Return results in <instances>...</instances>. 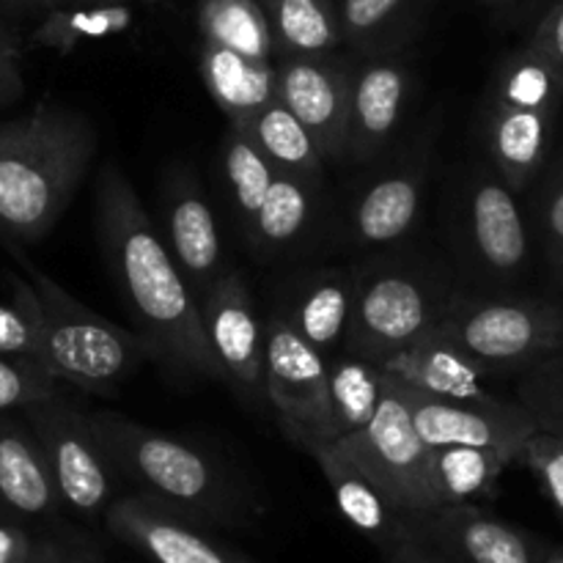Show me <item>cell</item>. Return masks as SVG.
<instances>
[{
    "label": "cell",
    "instance_id": "obj_28",
    "mask_svg": "<svg viewBox=\"0 0 563 563\" xmlns=\"http://www.w3.org/2000/svg\"><path fill=\"white\" fill-rule=\"evenodd\" d=\"M383 396L385 368L377 361L352 352L330 357V427L335 443L368 427Z\"/></svg>",
    "mask_w": 563,
    "mask_h": 563
},
{
    "label": "cell",
    "instance_id": "obj_19",
    "mask_svg": "<svg viewBox=\"0 0 563 563\" xmlns=\"http://www.w3.org/2000/svg\"><path fill=\"white\" fill-rule=\"evenodd\" d=\"M559 110L511 99H484V146L489 163L515 192H526L542 174Z\"/></svg>",
    "mask_w": 563,
    "mask_h": 563
},
{
    "label": "cell",
    "instance_id": "obj_44",
    "mask_svg": "<svg viewBox=\"0 0 563 563\" xmlns=\"http://www.w3.org/2000/svg\"><path fill=\"white\" fill-rule=\"evenodd\" d=\"M0 3H20V5H71V3H132V0H0Z\"/></svg>",
    "mask_w": 563,
    "mask_h": 563
},
{
    "label": "cell",
    "instance_id": "obj_17",
    "mask_svg": "<svg viewBox=\"0 0 563 563\" xmlns=\"http://www.w3.org/2000/svg\"><path fill=\"white\" fill-rule=\"evenodd\" d=\"M410 533L449 563H542L548 544L478 504L438 506L410 515Z\"/></svg>",
    "mask_w": 563,
    "mask_h": 563
},
{
    "label": "cell",
    "instance_id": "obj_9",
    "mask_svg": "<svg viewBox=\"0 0 563 563\" xmlns=\"http://www.w3.org/2000/svg\"><path fill=\"white\" fill-rule=\"evenodd\" d=\"M341 451L399 506L405 515L432 509L429 445L418 434L405 399L385 374V396L368 427L339 440Z\"/></svg>",
    "mask_w": 563,
    "mask_h": 563
},
{
    "label": "cell",
    "instance_id": "obj_27",
    "mask_svg": "<svg viewBox=\"0 0 563 563\" xmlns=\"http://www.w3.org/2000/svg\"><path fill=\"white\" fill-rule=\"evenodd\" d=\"M236 126L262 148V154L275 165V170L322 185L324 154L319 152L317 141L306 130V124L278 97Z\"/></svg>",
    "mask_w": 563,
    "mask_h": 563
},
{
    "label": "cell",
    "instance_id": "obj_18",
    "mask_svg": "<svg viewBox=\"0 0 563 563\" xmlns=\"http://www.w3.org/2000/svg\"><path fill=\"white\" fill-rule=\"evenodd\" d=\"M412 71L401 49L355 55L346 157L374 163L388 152L410 99Z\"/></svg>",
    "mask_w": 563,
    "mask_h": 563
},
{
    "label": "cell",
    "instance_id": "obj_43",
    "mask_svg": "<svg viewBox=\"0 0 563 563\" xmlns=\"http://www.w3.org/2000/svg\"><path fill=\"white\" fill-rule=\"evenodd\" d=\"M383 559H394L396 563H449L438 550H432L427 542L412 537V533L399 544V548H394L388 555H383Z\"/></svg>",
    "mask_w": 563,
    "mask_h": 563
},
{
    "label": "cell",
    "instance_id": "obj_11",
    "mask_svg": "<svg viewBox=\"0 0 563 563\" xmlns=\"http://www.w3.org/2000/svg\"><path fill=\"white\" fill-rule=\"evenodd\" d=\"M388 374V372H385ZM396 394L405 399L412 423L423 443L432 445H478V449H495L520 462L522 449L537 432L539 423L531 412L517 401L495 399L493 394L482 399H445V396H429L401 385L388 374Z\"/></svg>",
    "mask_w": 563,
    "mask_h": 563
},
{
    "label": "cell",
    "instance_id": "obj_29",
    "mask_svg": "<svg viewBox=\"0 0 563 563\" xmlns=\"http://www.w3.org/2000/svg\"><path fill=\"white\" fill-rule=\"evenodd\" d=\"M275 36V55H324L344 44L335 0H262Z\"/></svg>",
    "mask_w": 563,
    "mask_h": 563
},
{
    "label": "cell",
    "instance_id": "obj_2",
    "mask_svg": "<svg viewBox=\"0 0 563 563\" xmlns=\"http://www.w3.org/2000/svg\"><path fill=\"white\" fill-rule=\"evenodd\" d=\"M97 126L80 110L42 104L0 124V234L33 245L55 229L80 190Z\"/></svg>",
    "mask_w": 563,
    "mask_h": 563
},
{
    "label": "cell",
    "instance_id": "obj_7",
    "mask_svg": "<svg viewBox=\"0 0 563 563\" xmlns=\"http://www.w3.org/2000/svg\"><path fill=\"white\" fill-rule=\"evenodd\" d=\"M22 418L31 423L47 454L49 471L58 484L60 500L75 515L93 520L104 517L119 495V473L93 429L91 412H82L64 396L55 394L49 399L27 405Z\"/></svg>",
    "mask_w": 563,
    "mask_h": 563
},
{
    "label": "cell",
    "instance_id": "obj_3",
    "mask_svg": "<svg viewBox=\"0 0 563 563\" xmlns=\"http://www.w3.org/2000/svg\"><path fill=\"white\" fill-rule=\"evenodd\" d=\"M91 421L115 473L135 493L203 528H245L262 515L245 484L198 445L119 412L97 410Z\"/></svg>",
    "mask_w": 563,
    "mask_h": 563
},
{
    "label": "cell",
    "instance_id": "obj_34",
    "mask_svg": "<svg viewBox=\"0 0 563 563\" xmlns=\"http://www.w3.org/2000/svg\"><path fill=\"white\" fill-rule=\"evenodd\" d=\"M517 401L531 412L539 429L563 434V352L522 368Z\"/></svg>",
    "mask_w": 563,
    "mask_h": 563
},
{
    "label": "cell",
    "instance_id": "obj_14",
    "mask_svg": "<svg viewBox=\"0 0 563 563\" xmlns=\"http://www.w3.org/2000/svg\"><path fill=\"white\" fill-rule=\"evenodd\" d=\"M278 99L306 124L324 159L346 157L355 55H278Z\"/></svg>",
    "mask_w": 563,
    "mask_h": 563
},
{
    "label": "cell",
    "instance_id": "obj_8",
    "mask_svg": "<svg viewBox=\"0 0 563 563\" xmlns=\"http://www.w3.org/2000/svg\"><path fill=\"white\" fill-rule=\"evenodd\" d=\"M264 388L286 434L311 454L330 445V361L273 308L264 319Z\"/></svg>",
    "mask_w": 563,
    "mask_h": 563
},
{
    "label": "cell",
    "instance_id": "obj_35",
    "mask_svg": "<svg viewBox=\"0 0 563 563\" xmlns=\"http://www.w3.org/2000/svg\"><path fill=\"white\" fill-rule=\"evenodd\" d=\"M58 394V377L33 355H0V416Z\"/></svg>",
    "mask_w": 563,
    "mask_h": 563
},
{
    "label": "cell",
    "instance_id": "obj_37",
    "mask_svg": "<svg viewBox=\"0 0 563 563\" xmlns=\"http://www.w3.org/2000/svg\"><path fill=\"white\" fill-rule=\"evenodd\" d=\"M20 563H108L102 544L69 526H49L33 537Z\"/></svg>",
    "mask_w": 563,
    "mask_h": 563
},
{
    "label": "cell",
    "instance_id": "obj_4",
    "mask_svg": "<svg viewBox=\"0 0 563 563\" xmlns=\"http://www.w3.org/2000/svg\"><path fill=\"white\" fill-rule=\"evenodd\" d=\"M11 253L25 269V278L9 275L11 300L31 317L36 328V357L58 377L88 394H110L121 379L154 357L141 330H126L71 297L47 273L27 262L20 247Z\"/></svg>",
    "mask_w": 563,
    "mask_h": 563
},
{
    "label": "cell",
    "instance_id": "obj_42",
    "mask_svg": "<svg viewBox=\"0 0 563 563\" xmlns=\"http://www.w3.org/2000/svg\"><path fill=\"white\" fill-rule=\"evenodd\" d=\"M33 544L25 522L0 515V563H20Z\"/></svg>",
    "mask_w": 563,
    "mask_h": 563
},
{
    "label": "cell",
    "instance_id": "obj_47",
    "mask_svg": "<svg viewBox=\"0 0 563 563\" xmlns=\"http://www.w3.org/2000/svg\"><path fill=\"white\" fill-rule=\"evenodd\" d=\"M379 563H396V561H394V559H383Z\"/></svg>",
    "mask_w": 563,
    "mask_h": 563
},
{
    "label": "cell",
    "instance_id": "obj_31",
    "mask_svg": "<svg viewBox=\"0 0 563 563\" xmlns=\"http://www.w3.org/2000/svg\"><path fill=\"white\" fill-rule=\"evenodd\" d=\"M201 42L236 49L256 60L275 58V36L262 0H201L196 9Z\"/></svg>",
    "mask_w": 563,
    "mask_h": 563
},
{
    "label": "cell",
    "instance_id": "obj_16",
    "mask_svg": "<svg viewBox=\"0 0 563 563\" xmlns=\"http://www.w3.org/2000/svg\"><path fill=\"white\" fill-rule=\"evenodd\" d=\"M159 212H163L165 245L201 302L231 264L225 262L223 236L214 223L212 207L190 168L174 165L165 170L159 187Z\"/></svg>",
    "mask_w": 563,
    "mask_h": 563
},
{
    "label": "cell",
    "instance_id": "obj_30",
    "mask_svg": "<svg viewBox=\"0 0 563 563\" xmlns=\"http://www.w3.org/2000/svg\"><path fill=\"white\" fill-rule=\"evenodd\" d=\"M132 22H135L132 3L55 5L38 22L27 44L31 47H44L55 49L60 55H69L80 44L99 42V38H110L130 31Z\"/></svg>",
    "mask_w": 563,
    "mask_h": 563
},
{
    "label": "cell",
    "instance_id": "obj_39",
    "mask_svg": "<svg viewBox=\"0 0 563 563\" xmlns=\"http://www.w3.org/2000/svg\"><path fill=\"white\" fill-rule=\"evenodd\" d=\"M22 93H25V75H22L20 33L0 11V110L20 102Z\"/></svg>",
    "mask_w": 563,
    "mask_h": 563
},
{
    "label": "cell",
    "instance_id": "obj_32",
    "mask_svg": "<svg viewBox=\"0 0 563 563\" xmlns=\"http://www.w3.org/2000/svg\"><path fill=\"white\" fill-rule=\"evenodd\" d=\"M423 0H341L344 44L352 55L399 49Z\"/></svg>",
    "mask_w": 563,
    "mask_h": 563
},
{
    "label": "cell",
    "instance_id": "obj_40",
    "mask_svg": "<svg viewBox=\"0 0 563 563\" xmlns=\"http://www.w3.org/2000/svg\"><path fill=\"white\" fill-rule=\"evenodd\" d=\"M0 355H33L36 357V328L25 308L0 306Z\"/></svg>",
    "mask_w": 563,
    "mask_h": 563
},
{
    "label": "cell",
    "instance_id": "obj_15",
    "mask_svg": "<svg viewBox=\"0 0 563 563\" xmlns=\"http://www.w3.org/2000/svg\"><path fill=\"white\" fill-rule=\"evenodd\" d=\"M102 520L110 537L154 563H258L209 537V528L141 493L115 498Z\"/></svg>",
    "mask_w": 563,
    "mask_h": 563
},
{
    "label": "cell",
    "instance_id": "obj_26",
    "mask_svg": "<svg viewBox=\"0 0 563 563\" xmlns=\"http://www.w3.org/2000/svg\"><path fill=\"white\" fill-rule=\"evenodd\" d=\"M319 190L322 185L278 170L256 223L245 231L253 251L258 256H275L295 247L317 220Z\"/></svg>",
    "mask_w": 563,
    "mask_h": 563
},
{
    "label": "cell",
    "instance_id": "obj_5",
    "mask_svg": "<svg viewBox=\"0 0 563 563\" xmlns=\"http://www.w3.org/2000/svg\"><path fill=\"white\" fill-rule=\"evenodd\" d=\"M438 328L493 374L522 372L563 352V306L539 297L454 291Z\"/></svg>",
    "mask_w": 563,
    "mask_h": 563
},
{
    "label": "cell",
    "instance_id": "obj_45",
    "mask_svg": "<svg viewBox=\"0 0 563 563\" xmlns=\"http://www.w3.org/2000/svg\"><path fill=\"white\" fill-rule=\"evenodd\" d=\"M542 563H563V548H548Z\"/></svg>",
    "mask_w": 563,
    "mask_h": 563
},
{
    "label": "cell",
    "instance_id": "obj_46",
    "mask_svg": "<svg viewBox=\"0 0 563 563\" xmlns=\"http://www.w3.org/2000/svg\"><path fill=\"white\" fill-rule=\"evenodd\" d=\"M495 5H511V3H517V0H493Z\"/></svg>",
    "mask_w": 563,
    "mask_h": 563
},
{
    "label": "cell",
    "instance_id": "obj_23",
    "mask_svg": "<svg viewBox=\"0 0 563 563\" xmlns=\"http://www.w3.org/2000/svg\"><path fill=\"white\" fill-rule=\"evenodd\" d=\"M379 366L401 385L429 396H445V399L489 396L487 377H493V372L467 355L440 328H432L410 346L379 361Z\"/></svg>",
    "mask_w": 563,
    "mask_h": 563
},
{
    "label": "cell",
    "instance_id": "obj_33",
    "mask_svg": "<svg viewBox=\"0 0 563 563\" xmlns=\"http://www.w3.org/2000/svg\"><path fill=\"white\" fill-rule=\"evenodd\" d=\"M275 174L278 170L262 148L240 126H229L223 137V179L245 231L256 223Z\"/></svg>",
    "mask_w": 563,
    "mask_h": 563
},
{
    "label": "cell",
    "instance_id": "obj_20",
    "mask_svg": "<svg viewBox=\"0 0 563 563\" xmlns=\"http://www.w3.org/2000/svg\"><path fill=\"white\" fill-rule=\"evenodd\" d=\"M357 269L319 267L295 275L275 308L324 357L344 352L355 308Z\"/></svg>",
    "mask_w": 563,
    "mask_h": 563
},
{
    "label": "cell",
    "instance_id": "obj_21",
    "mask_svg": "<svg viewBox=\"0 0 563 563\" xmlns=\"http://www.w3.org/2000/svg\"><path fill=\"white\" fill-rule=\"evenodd\" d=\"M64 509L47 454L31 423L0 416V515L20 522H53Z\"/></svg>",
    "mask_w": 563,
    "mask_h": 563
},
{
    "label": "cell",
    "instance_id": "obj_10",
    "mask_svg": "<svg viewBox=\"0 0 563 563\" xmlns=\"http://www.w3.org/2000/svg\"><path fill=\"white\" fill-rule=\"evenodd\" d=\"M517 196L495 168H476L462 185L456 236L471 267L484 278L511 280L531 262V231Z\"/></svg>",
    "mask_w": 563,
    "mask_h": 563
},
{
    "label": "cell",
    "instance_id": "obj_25",
    "mask_svg": "<svg viewBox=\"0 0 563 563\" xmlns=\"http://www.w3.org/2000/svg\"><path fill=\"white\" fill-rule=\"evenodd\" d=\"M509 454L478 445H432L429 449V495L438 506L476 504L493 498L500 476L511 465Z\"/></svg>",
    "mask_w": 563,
    "mask_h": 563
},
{
    "label": "cell",
    "instance_id": "obj_41",
    "mask_svg": "<svg viewBox=\"0 0 563 563\" xmlns=\"http://www.w3.org/2000/svg\"><path fill=\"white\" fill-rule=\"evenodd\" d=\"M528 44H531L542 58H548V64L553 66L555 75H559L563 82V0H555V3L550 5L548 14L539 20L533 36L528 38Z\"/></svg>",
    "mask_w": 563,
    "mask_h": 563
},
{
    "label": "cell",
    "instance_id": "obj_38",
    "mask_svg": "<svg viewBox=\"0 0 563 563\" xmlns=\"http://www.w3.org/2000/svg\"><path fill=\"white\" fill-rule=\"evenodd\" d=\"M520 462L531 467L544 498L563 517V434L537 429L522 449Z\"/></svg>",
    "mask_w": 563,
    "mask_h": 563
},
{
    "label": "cell",
    "instance_id": "obj_1",
    "mask_svg": "<svg viewBox=\"0 0 563 563\" xmlns=\"http://www.w3.org/2000/svg\"><path fill=\"white\" fill-rule=\"evenodd\" d=\"M97 236L137 330L152 344L154 361L187 377L223 383L203 330L201 302L115 163L102 165L97 176Z\"/></svg>",
    "mask_w": 563,
    "mask_h": 563
},
{
    "label": "cell",
    "instance_id": "obj_12",
    "mask_svg": "<svg viewBox=\"0 0 563 563\" xmlns=\"http://www.w3.org/2000/svg\"><path fill=\"white\" fill-rule=\"evenodd\" d=\"M203 330L214 352L223 383L247 405L267 401L264 388V319L245 284V275L229 267L201 300Z\"/></svg>",
    "mask_w": 563,
    "mask_h": 563
},
{
    "label": "cell",
    "instance_id": "obj_24",
    "mask_svg": "<svg viewBox=\"0 0 563 563\" xmlns=\"http://www.w3.org/2000/svg\"><path fill=\"white\" fill-rule=\"evenodd\" d=\"M198 71L209 97L225 113L231 126L278 97V71L273 60H256L236 49L201 42Z\"/></svg>",
    "mask_w": 563,
    "mask_h": 563
},
{
    "label": "cell",
    "instance_id": "obj_6",
    "mask_svg": "<svg viewBox=\"0 0 563 563\" xmlns=\"http://www.w3.org/2000/svg\"><path fill=\"white\" fill-rule=\"evenodd\" d=\"M454 291L429 269L410 262H374L357 267L355 308L344 352L385 361L432 328Z\"/></svg>",
    "mask_w": 563,
    "mask_h": 563
},
{
    "label": "cell",
    "instance_id": "obj_13",
    "mask_svg": "<svg viewBox=\"0 0 563 563\" xmlns=\"http://www.w3.org/2000/svg\"><path fill=\"white\" fill-rule=\"evenodd\" d=\"M434 132L427 124L407 152H401L388 168L379 170L361 187L350 209V240L357 247H388L405 240L421 218L427 196L429 168L434 154Z\"/></svg>",
    "mask_w": 563,
    "mask_h": 563
},
{
    "label": "cell",
    "instance_id": "obj_22",
    "mask_svg": "<svg viewBox=\"0 0 563 563\" xmlns=\"http://www.w3.org/2000/svg\"><path fill=\"white\" fill-rule=\"evenodd\" d=\"M311 456L333 489L341 517L361 537L377 544L379 553L388 555L410 537V515H405L339 445H319L311 451Z\"/></svg>",
    "mask_w": 563,
    "mask_h": 563
},
{
    "label": "cell",
    "instance_id": "obj_36",
    "mask_svg": "<svg viewBox=\"0 0 563 563\" xmlns=\"http://www.w3.org/2000/svg\"><path fill=\"white\" fill-rule=\"evenodd\" d=\"M533 225L550 269L563 278V152L539 187L533 201Z\"/></svg>",
    "mask_w": 563,
    "mask_h": 563
}]
</instances>
